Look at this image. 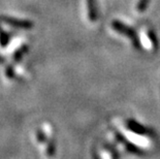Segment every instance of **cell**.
<instances>
[{
	"mask_svg": "<svg viewBox=\"0 0 160 159\" xmlns=\"http://www.w3.org/2000/svg\"><path fill=\"white\" fill-rule=\"evenodd\" d=\"M88 5V16L91 21H95L97 18V11L95 6V0H87Z\"/></svg>",
	"mask_w": 160,
	"mask_h": 159,
	"instance_id": "7a4b0ae2",
	"label": "cell"
},
{
	"mask_svg": "<svg viewBox=\"0 0 160 159\" xmlns=\"http://www.w3.org/2000/svg\"><path fill=\"white\" fill-rule=\"evenodd\" d=\"M112 27L116 30V31H118L119 33H122V34H124L126 36L130 37L132 38V42H134L135 46H138V39L137 38V36H135V32L133 29H131L130 27L124 25L123 23L121 22H118V21H114L112 22Z\"/></svg>",
	"mask_w": 160,
	"mask_h": 159,
	"instance_id": "6da1fadb",
	"label": "cell"
},
{
	"mask_svg": "<svg viewBox=\"0 0 160 159\" xmlns=\"http://www.w3.org/2000/svg\"><path fill=\"white\" fill-rule=\"evenodd\" d=\"M149 1H150V0H139L138 5H137V11L139 12H144L145 9L147 8V6L149 4Z\"/></svg>",
	"mask_w": 160,
	"mask_h": 159,
	"instance_id": "3957f363",
	"label": "cell"
}]
</instances>
